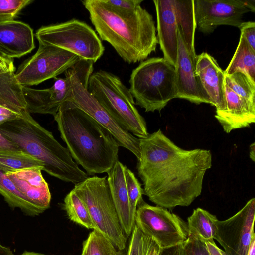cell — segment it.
Instances as JSON below:
<instances>
[{
  "instance_id": "obj_7",
  "label": "cell",
  "mask_w": 255,
  "mask_h": 255,
  "mask_svg": "<svg viewBox=\"0 0 255 255\" xmlns=\"http://www.w3.org/2000/svg\"><path fill=\"white\" fill-rule=\"evenodd\" d=\"M129 82L135 105L146 112H160L176 96L175 67L163 58L142 61L132 70Z\"/></svg>"
},
{
  "instance_id": "obj_25",
  "label": "cell",
  "mask_w": 255,
  "mask_h": 255,
  "mask_svg": "<svg viewBox=\"0 0 255 255\" xmlns=\"http://www.w3.org/2000/svg\"><path fill=\"white\" fill-rule=\"evenodd\" d=\"M23 92L29 113L48 114L54 116L57 113L59 107L56 105L51 87L36 89L23 87Z\"/></svg>"
},
{
  "instance_id": "obj_36",
  "label": "cell",
  "mask_w": 255,
  "mask_h": 255,
  "mask_svg": "<svg viewBox=\"0 0 255 255\" xmlns=\"http://www.w3.org/2000/svg\"><path fill=\"white\" fill-rule=\"evenodd\" d=\"M22 117V115L0 105V126Z\"/></svg>"
},
{
  "instance_id": "obj_42",
  "label": "cell",
  "mask_w": 255,
  "mask_h": 255,
  "mask_svg": "<svg viewBox=\"0 0 255 255\" xmlns=\"http://www.w3.org/2000/svg\"><path fill=\"white\" fill-rule=\"evenodd\" d=\"M241 3L250 11L255 12V0H239Z\"/></svg>"
},
{
  "instance_id": "obj_10",
  "label": "cell",
  "mask_w": 255,
  "mask_h": 255,
  "mask_svg": "<svg viewBox=\"0 0 255 255\" xmlns=\"http://www.w3.org/2000/svg\"><path fill=\"white\" fill-rule=\"evenodd\" d=\"M35 36L39 43L60 48L94 63L102 56L105 50L95 31L77 19L42 26Z\"/></svg>"
},
{
  "instance_id": "obj_18",
  "label": "cell",
  "mask_w": 255,
  "mask_h": 255,
  "mask_svg": "<svg viewBox=\"0 0 255 255\" xmlns=\"http://www.w3.org/2000/svg\"><path fill=\"white\" fill-rule=\"evenodd\" d=\"M34 48L33 30L28 24L14 20L0 23V55L20 58Z\"/></svg>"
},
{
  "instance_id": "obj_2",
  "label": "cell",
  "mask_w": 255,
  "mask_h": 255,
  "mask_svg": "<svg viewBox=\"0 0 255 255\" xmlns=\"http://www.w3.org/2000/svg\"><path fill=\"white\" fill-rule=\"evenodd\" d=\"M101 40L109 43L128 64L143 61L158 44L152 15L141 5L127 10L104 0L81 1Z\"/></svg>"
},
{
  "instance_id": "obj_34",
  "label": "cell",
  "mask_w": 255,
  "mask_h": 255,
  "mask_svg": "<svg viewBox=\"0 0 255 255\" xmlns=\"http://www.w3.org/2000/svg\"><path fill=\"white\" fill-rule=\"evenodd\" d=\"M242 35L252 49L255 51V22H243L239 27Z\"/></svg>"
},
{
  "instance_id": "obj_45",
  "label": "cell",
  "mask_w": 255,
  "mask_h": 255,
  "mask_svg": "<svg viewBox=\"0 0 255 255\" xmlns=\"http://www.w3.org/2000/svg\"><path fill=\"white\" fill-rule=\"evenodd\" d=\"M250 157L251 160L255 161V143L253 142L250 146Z\"/></svg>"
},
{
  "instance_id": "obj_37",
  "label": "cell",
  "mask_w": 255,
  "mask_h": 255,
  "mask_svg": "<svg viewBox=\"0 0 255 255\" xmlns=\"http://www.w3.org/2000/svg\"><path fill=\"white\" fill-rule=\"evenodd\" d=\"M15 70L13 59L9 58L0 54V74L15 72Z\"/></svg>"
},
{
  "instance_id": "obj_19",
  "label": "cell",
  "mask_w": 255,
  "mask_h": 255,
  "mask_svg": "<svg viewBox=\"0 0 255 255\" xmlns=\"http://www.w3.org/2000/svg\"><path fill=\"white\" fill-rule=\"evenodd\" d=\"M226 108L216 111L215 118L224 131L232 130L249 127L255 122V106L236 94L225 84Z\"/></svg>"
},
{
  "instance_id": "obj_32",
  "label": "cell",
  "mask_w": 255,
  "mask_h": 255,
  "mask_svg": "<svg viewBox=\"0 0 255 255\" xmlns=\"http://www.w3.org/2000/svg\"><path fill=\"white\" fill-rule=\"evenodd\" d=\"M147 237L134 225L130 235L127 255H145Z\"/></svg>"
},
{
  "instance_id": "obj_21",
  "label": "cell",
  "mask_w": 255,
  "mask_h": 255,
  "mask_svg": "<svg viewBox=\"0 0 255 255\" xmlns=\"http://www.w3.org/2000/svg\"><path fill=\"white\" fill-rule=\"evenodd\" d=\"M0 105L22 116L28 112L22 86L14 72L0 74Z\"/></svg>"
},
{
  "instance_id": "obj_22",
  "label": "cell",
  "mask_w": 255,
  "mask_h": 255,
  "mask_svg": "<svg viewBox=\"0 0 255 255\" xmlns=\"http://www.w3.org/2000/svg\"><path fill=\"white\" fill-rule=\"evenodd\" d=\"M218 219L208 211L197 208L193 210L187 219L188 236L199 239L204 242L214 241Z\"/></svg>"
},
{
  "instance_id": "obj_47",
  "label": "cell",
  "mask_w": 255,
  "mask_h": 255,
  "mask_svg": "<svg viewBox=\"0 0 255 255\" xmlns=\"http://www.w3.org/2000/svg\"><path fill=\"white\" fill-rule=\"evenodd\" d=\"M117 255H127V248L123 250H118Z\"/></svg>"
},
{
  "instance_id": "obj_41",
  "label": "cell",
  "mask_w": 255,
  "mask_h": 255,
  "mask_svg": "<svg viewBox=\"0 0 255 255\" xmlns=\"http://www.w3.org/2000/svg\"><path fill=\"white\" fill-rule=\"evenodd\" d=\"M8 150H19L0 132V151Z\"/></svg>"
},
{
  "instance_id": "obj_46",
  "label": "cell",
  "mask_w": 255,
  "mask_h": 255,
  "mask_svg": "<svg viewBox=\"0 0 255 255\" xmlns=\"http://www.w3.org/2000/svg\"><path fill=\"white\" fill-rule=\"evenodd\" d=\"M20 255H47L40 253H35L33 252L25 251Z\"/></svg>"
},
{
  "instance_id": "obj_20",
  "label": "cell",
  "mask_w": 255,
  "mask_h": 255,
  "mask_svg": "<svg viewBox=\"0 0 255 255\" xmlns=\"http://www.w3.org/2000/svg\"><path fill=\"white\" fill-rule=\"evenodd\" d=\"M127 167L119 160L107 173L111 194L123 231L127 237L130 236L135 221L132 218L125 179Z\"/></svg>"
},
{
  "instance_id": "obj_1",
  "label": "cell",
  "mask_w": 255,
  "mask_h": 255,
  "mask_svg": "<svg viewBox=\"0 0 255 255\" xmlns=\"http://www.w3.org/2000/svg\"><path fill=\"white\" fill-rule=\"evenodd\" d=\"M139 142L137 168L143 194L167 209L189 206L201 194L205 174L212 167L211 151L181 148L160 129Z\"/></svg>"
},
{
  "instance_id": "obj_3",
  "label": "cell",
  "mask_w": 255,
  "mask_h": 255,
  "mask_svg": "<svg viewBox=\"0 0 255 255\" xmlns=\"http://www.w3.org/2000/svg\"><path fill=\"white\" fill-rule=\"evenodd\" d=\"M53 116L73 159L88 174L107 173L118 160L120 146L115 138L72 102H63Z\"/></svg>"
},
{
  "instance_id": "obj_27",
  "label": "cell",
  "mask_w": 255,
  "mask_h": 255,
  "mask_svg": "<svg viewBox=\"0 0 255 255\" xmlns=\"http://www.w3.org/2000/svg\"><path fill=\"white\" fill-rule=\"evenodd\" d=\"M0 167L8 171L43 167L36 159L21 150L0 151Z\"/></svg>"
},
{
  "instance_id": "obj_8",
  "label": "cell",
  "mask_w": 255,
  "mask_h": 255,
  "mask_svg": "<svg viewBox=\"0 0 255 255\" xmlns=\"http://www.w3.org/2000/svg\"><path fill=\"white\" fill-rule=\"evenodd\" d=\"M92 61L79 59L66 71L71 82V88L66 101L72 102L94 119L113 135L120 146L130 151L138 160L140 157L139 138L120 126L79 80L80 75L94 69Z\"/></svg>"
},
{
  "instance_id": "obj_13",
  "label": "cell",
  "mask_w": 255,
  "mask_h": 255,
  "mask_svg": "<svg viewBox=\"0 0 255 255\" xmlns=\"http://www.w3.org/2000/svg\"><path fill=\"white\" fill-rule=\"evenodd\" d=\"M255 199L249 200L230 218L217 223L214 239L223 247L227 255H247L254 232Z\"/></svg>"
},
{
  "instance_id": "obj_11",
  "label": "cell",
  "mask_w": 255,
  "mask_h": 255,
  "mask_svg": "<svg viewBox=\"0 0 255 255\" xmlns=\"http://www.w3.org/2000/svg\"><path fill=\"white\" fill-rule=\"evenodd\" d=\"M135 225L160 249L184 243L188 238L187 223L165 208L148 204L143 200L137 205Z\"/></svg>"
},
{
  "instance_id": "obj_5",
  "label": "cell",
  "mask_w": 255,
  "mask_h": 255,
  "mask_svg": "<svg viewBox=\"0 0 255 255\" xmlns=\"http://www.w3.org/2000/svg\"><path fill=\"white\" fill-rule=\"evenodd\" d=\"M87 89L123 128L138 138L148 136L144 119L136 108L129 89L118 76L104 70L97 71L91 75Z\"/></svg>"
},
{
  "instance_id": "obj_39",
  "label": "cell",
  "mask_w": 255,
  "mask_h": 255,
  "mask_svg": "<svg viewBox=\"0 0 255 255\" xmlns=\"http://www.w3.org/2000/svg\"><path fill=\"white\" fill-rule=\"evenodd\" d=\"M159 251L160 248L156 243L150 238L147 237L145 255H159Z\"/></svg>"
},
{
  "instance_id": "obj_14",
  "label": "cell",
  "mask_w": 255,
  "mask_h": 255,
  "mask_svg": "<svg viewBox=\"0 0 255 255\" xmlns=\"http://www.w3.org/2000/svg\"><path fill=\"white\" fill-rule=\"evenodd\" d=\"M194 8L196 27L205 34L221 25L239 28L250 12L239 0H194Z\"/></svg>"
},
{
  "instance_id": "obj_4",
  "label": "cell",
  "mask_w": 255,
  "mask_h": 255,
  "mask_svg": "<svg viewBox=\"0 0 255 255\" xmlns=\"http://www.w3.org/2000/svg\"><path fill=\"white\" fill-rule=\"evenodd\" d=\"M0 132L18 150L38 160L48 174L63 181L77 184L88 177L52 132L27 112L19 119L0 126Z\"/></svg>"
},
{
  "instance_id": "obj_23",
  "label": "cell",
  "mask_w": 255,
  "mask_h": 255,
  "mask_svg": "<svg viewBox=\"0 0 255 255\" xmlns=\"http://www.w3.org/2000/svg\"><path fill=\"white\" fill-rule=\"evenodd\" d=\"M238 72L246 74L255 82V51L241 34L234 56L224 71L225 75Z\"/></svg>"
},
{
  "instance_id": "obj_9",
  "label": "cell",
  "mask_w": 255,
  "mask_h": 255,
  "mask_svg": "<svg viewBox=\"0 0 255 255\" xmlns=\"http://www.w3.org/2000/svg\"><path fill=\"white\" fill-rule=\"evenodd\" d=\"M73 189L85 204L97 231L118 250L126 248L127 237L118 217L107 176L88 177Z\"/></svg>"
},
{
  "instance_id": "obj_33",
  "label": "cell",
  "mask_w": 255,
  "mask_h": 255,
  "mask_svg": "<svg viewBox=\"0 0 255 255\" xmlns=\"http://www.w3.org/2000/svg\"><path fill=\"white\" fill-rule=\"evenodd\" d=\"M183 255H209L205 242L191 236L183 243Z\"/></svg>"
},
{
  "instance_id": "obj_28",
  "label": "cell",
  "mask_w": 255,
  "mask_h": 255,
  "mask_svg": "<svg viewBox=\"0 0 255 255\" xmlns=\"http://www.w3.org/2000/svg\"><path fill=\"white\" fill-rule=\"evenodd\" d=\"M118 251L107 237L93 230L83 243L81 255H117Z\"/></svg>"
},
{
  "instance_id": "obj_24",
  "label": "cell",
  "mask_w": 255,
  "mask_h": 255,
  "mask_svg": "<svg viewBox=\"0 0 255 255\" xmlns=\"http://www.w3.org/2000/svg\"><path fill=\"white\" fill-rule=\"evenodd\" d=\"M7 171L0 167V194L6 202L11 207L20 208L27 215L35 216L41 213L8 177Z\"/></svg>"
},
{
  "instance_id": "obj_17",
  "label": "cell",
  "mask_w": 255,
  "mask_h": 255,
  "mask_svg": "<svg viewBox=\"0 0 255 255\" xmlns=\"http://www.w3.org/2000/svg\"><path fill=\"white\" fill-rule=\"evenodd\" d=\"M42 167L7 171L6 175L17 189L42 213L50 207L51 193L44 179Z\"/></svg>"
},
{
  "instance_id": "obj_16",
  "label": "cell",
  "mask_w": 255,
  "mask_h": 255,
  "mask_svg": "<svg viewBox=\"0 0 255 255\" xmlns=\"http://www.w3.org/2000/svg\"><path fill=\"white\" fill-rule=\"evenodd\" d=\"M195 72L216 111L226 108L225 74L217 61L206 52L197 55Z\"/></svg>"
},
{
  "instance_id": "obj_35",
  "label": "cell",
  "mask_w": 255,
  "mask_h": 255,
  "mask_svg": "<svg viewBox=\"0 0 255 255\" xmlns=\"http://www.w3.org/2000/svg\"><path fill=\"white\" fill-rule=\"evenodd\" d=\"M107 3L124 10H132L141 5L143 0H104Z\"/></svg>"
},
{
  "instance_id": "obj_30",
  "label": "cell",
  "mask_w": 255,
  "mask_h": 255,
  "mask_svg": "<svg viewBox=\"0 0 255 255\" xmlns=\"http://www.w3.org/2000/svg\"><path fill=\"white\" fill-rule=\"evenodd\" d=\"M125 179L129 199L130 212L132 218L135 221L136 208L139 202L143 200V190L134 174L127 168Z\"/></svg>"
},
{
  "instance_id": "obj_15",
  "label": "cell",
  "mask_w": 255,
  "mask_h": 255,
  "mask_svg": "<svg viewBox=\"0 0 255 255\" xmlns=\"http://www.w3.org/2000/svg\"><path fill=\"white\" fill-rule=\"evenodd\" d=\"M178 52L176 73V96L190 102L211 105L195 72V62L189 53L183 41L179 27L177 29Z\"/></svg>"
},
{
  "instance_id": "obj_29",
  "label": "cell",
  "mask_w": 255,
  "mask_h": 255,
  "mask_svg": "<svg viewBox=\"0 0 255 255\" xmlns=\"http://www.w3.org/2000/svg\"><path fill=\"white\" fill-rule=\"evenodd\" d=\"M225 84L236 94L255 106V82L242 72L225 75Z\"/></svg>"
},
{
  "instance_id": "obj_43",
  "label": "cell",
  "mask_w": 255,
  "mask_h": 255,
  "mask_svg": "<svg viewBox=\"0 0 255 255\" xmlns=\"http://www.w3.org/2000/svg\"><path fill=\"white\" fill-rule=\"evenodd\" d=\"M247 255H255V233L252 237V239L248 249Z\"/></svg>"
},
{
  "instance_id": "obj_12",
  "label": "cell",
  "mask_w": 255,
  "mask_h": 255,
  "mask_svg": "<svg viewBox=\"0 0 255 255\" xmlns=\"http://www.w3.org/2000/svg\"><path fill=\"white\" fill-rule=\"evenodd\" d=\"M36 52L18 67L15 77L23 87L38 85L64 73L79 60L60 48L39 43Z\"/></svg>"
},
{
  "instance_id": "obj_26",
  "label": "cell",
  "mask_w": 255,
  "mask_h": 255,
  "mask_svg": "<svg viewBox=\"0 0 255 255\" xmlns=\"http://www.w3.org/2000/svg\"><path fill=\"white\" fill-rule=\"evenodd\" d=\"M63 206L70 220L87 229L97 230L85 204L73 189L65 196Z\"/></svg>"
},
{
  "instance_id": "obj_44",
  "label": "cell",
  "mask_w": 255,
  "mask_h": 255,
  "mask_svg": "<svg viewBox=\"0 0 255 255\" xmlns=\"http://www.w3.org/2000/svg\"><path fill=\"white\" fill-rule=\"evenodd\" d=\"M0 255H13L9 247L3 246L0 244Z\"/></svg>"
},
{
  "instance_id": "obj_6",
  "label": "cell",
  "mask_w": 255,
  "mask_h": 255,
  "mask_svg": "<svg viewBox=\"0 0 255 255\" xmlns=\"http://www.w3.org/2000/svg\"><path fill=\"white\" fill-rule=\"evenodd\" d=\"M153 2L156 11L157 36L163 58L175 67L179 27L189 53L195 62L194 0H154Z\"/></svg>"
},
{
  "instance_id": "obj_38",
  "label": "cell",
  "mask_w": 255,
  "mask_h": 255,
  "mask_svg": "<svg viewBox=\"0 0 255 255\" xmlns=\"http://www.w3.org/2000/svg\"><path fill=\"white\" fill-rule=\"evenodd\" d=\"M159 255H183V244L160 249Z\"/></svg>"
},
{
  "instance_id": "obj_31",
  "label": "cell",
  "mask_w": 255,
  "mask_h": 255,
  "mask_svg": "<svg viewBox=\"0 0 255 255\" xmlns=\"http://www.w3.org/2000/svg\"><path fill=\"white\" fill-rule=\"evenodd\" d=\"M32 0H0V23L13 20Z\"/></svg>"
},
{
  "instance_id": "obj_40",
  "label": "cell",
  "mask_w": 255,
  "mask_h": 255,
  "mask_svg": "<svg viewBox=\"0 0 255 255\" xmlns=\"http://www.w3.org/2000/svg\"><path fill=\"white\" fill-rule=\"evenodd\" d=\"M209 255H227L224 251L220 249L214 241L205 242Z\"/></svg>"
}]
</instances>
